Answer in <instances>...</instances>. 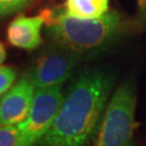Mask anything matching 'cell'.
<instances>
[{
  "label": "cell",
  "instance_id": "3",
  "mask_svg": "<svg viewBox=\"0 0 146 146\" xmlns=\"http://www.w3.org/2000/svg\"><path fill=\"white\" fill-rule=\"evenodd\" d=\"M135 94L129 84L119 86L106 106L95 145L125 146L132 142L139 123L134 119Z\"/></svg>",
  "mask_w": 146,
  "mask_h": 146
},
{
  "label": "cell",
  "instance_id": "10",
  "mask_svg": "<svg viewBox=\"0 0 146 146\" xmlns=\"http://www.w3.org/2000/svg\"><path fill=\"white\" fill-rule=\"evenodd\" d=\"M33 0H0V19L20 12Z\"/></svg>",
  "mask_w": 146,
  "mask_h": 146
},
{
  "label": "cell",
  "instance_id": "5",
  "mask_svg": "<svg viewBox=\"0 0 146 146\" xmlns=\"http://www.w3.org/2000/svg\"><path fill=\"white\" fill-rule=\"evenodd\" d=\"M64 94L61 86L35 90L31 108L24 121L19 125L22 132L21 146L39 143L58 115Z\"/></svg>",
  "mask_w": 146,
  "mask_h": 146
},
{
  "label": "cell",
  "instance_id": "12",
  "mask_svg": "<svg viewBox=\"0 0 146 146\" xmlns=\"http://www.w3.org/2000/svg\"><path fill=\"white\" fill-rule=\"evenodd\" d=\"M5 56H7V51H5V47L2 42L0 41V65L5 62Z\"/></svg>",
  "mask_w": 146,
  "mask_h": 146
},
{
  "label": "cell",
  "instance_id": "9",
  "mask_svg": "<svg viewBox=\"0 0 146 146\" xmlns=\"http://www.w3.org/2000/svg\"><path fill=\"white\" fill-rule=\"evenodd\" d=\"M21 137L19 125H0V146H21Z\"/></svg>",
  "mask_w": 146,
  "mask_h": 146
},
{
  "label": "cell",
  "instance_id": "8",
  "mask_svg": "<svg viewBox=\"0 0 146 146\" xmlns=\"http://www.w3.org/2000/svg\"><path fill=\"white\" fill-rule=\"evenodd\" d=\"M62 9L72 16L99 17L110 11V0H65Z\"/></svg>",
  "mask_w": 146,
  "mask_h": 146
},
{
  "label": "cell",
  "instance_id": "2",
  "mask_svg": "<svg viewBox=\"0 0 146 146\" xmlns=\"http://www.w3.org/2000/svg\"><path fill=\"white\" fill-rule=\"evenodd\" d=\"M127 29V20L117 11L99 17L68 15L62 8L51 9L46 31L52 41L78 53L81 58L93 56L111 46Z\"/></svg>",
  "mask_w": 146,
  "mask_h": 146
},
{
  "label": "cell",
  "instance_id": "4",
  "mask_svg": "<svg viewBox=\"0 0 146 146\" xmlns=\"http://www.w3.org/2000/svg\"><path fill=\"white\" fill-rule=\"evenodd\" d=\"M81 58L78 53L53 41L36 55L27 77L36 89L61 86L72 76Z\"/></svg>",
  "mask_w": 146,
  "mask_h": 146
},
{
  "label": "cell",
  "instance_id": "7",
  "mask_svg": "<svg viewBox=\"0 0 146 146\" xmlns=\"http://www.w3.org/2000/svg\"><path fill=\"white\" fill-rule=\"evenodd\" d=\"M51 15V9L41 11L35 16H16L7 28V39L11 46L33 51L41 44L42 27Z\"/></svg>",
  "mask_w": 146,
  "mask_h": 146
},
{
  "label": "cell",
  "instance_id": "13",
  "mask_svg": "<svg viewBox=\"0 0 146 146\" xmlns=\"http://www.w3.org/2000/svg\"><path fill=\"white\" fill-rule=\"evenodd\" d=\"M137 2H139L140 8L146 13V0H137Z\"/></svg>",
  "mask_w": 146,
  "mask_h": 146
},
{
  "label": "cell",
  "instance_id": "6",
  "mask_svg": "<svg viewBox=\"0 0 146 146\" xmlns=\"http://www.w3.org/2000/svg\"><path fill=\"white\" fill-rule=\"evenodd\" d=\"M35 86L28 77L16 81L0 98V125H20L28 115Z\"/></svg>",
  "mask_w": 146,
  "mask_h": 146
},
{
  "label": "cell",
  "instance_id": "11",
  "mask_svg": "<svg viewBox=\"0 0 146 146\" xmlns=\"http://www.w3.org/2000/svg\"><path fill=\"white\" fill-rule=\"evenodd\" d=\"M15 68L5 65H0V96L5 94L9 89L14 84L16 80Z\"/></svg>",
  "mask_w": 146,
  "mask_h": 146
},
{
  "label": "cell",
  "instance_id": "1",
  "mask_svg": "<svg viewBox=\"0 0 146 146\" xmlns=\"http://www.w3.org/2000/svg\"><path fill=\"white\" fill-rule=\"evenodd\" d=\"M114 77L99 69H86L73 80L52 125L38 144L80 146L99 130Z\"/></svg>",
  "mask_w": 146,
  "mask_h": 146
}]
</instances>
